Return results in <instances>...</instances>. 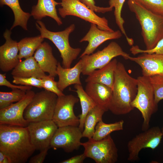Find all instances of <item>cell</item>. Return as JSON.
<instances>
[{"mask_svg": "<svg viewBox=\"0 0 163 163\" xmlns=\"http://www.w3.org/2000/svg\"><path fill=\"white\" fill-rule=\"evenodd\" d=\"M0 163H11L9 158L3 152L0 151Z\"/></svg>", "mask_w": 163, "mask_h": 163, "instance_id": "obj_40", "label": "cell"}, {"mask_svg": "<svg viewBox=\"0 0 163 163\" xmlns=\"http://www.w3.org/2000/svg\"><path fill=\"white\" fill-rule=\"evenodd\" d=\"M44 39L40 35L34 37H26L18 42L19 59L21 60L23 58L25 59L33 56Z\"/></svg>", "mask_w": 163, "mask_h": 163, "instance_id": "obj_26", "label": "cell"}, {"mask_svg": "<svg viewBox=\"0 0 163 163\" xmlns=\"http://www.w3.org/2000/svg\"><path fill=\"white\" fill-rule=\"evenodd\" d=\"M34 57L44 72L55 77L58 62L54 56L52 48L48 43L43 42L35 52Z\"/></svg>", "mask_w": 163, "mask_h": 163, "instance_id": "obj_18", "label": "cell"}, {"mask_svg": "<svg viewBox=\"0 0 163 163\" xmlns=\"http://www.w3.org/2000/svg\"><path fill=\"white\" fill-rule=\"evenodd\" d=\"M85 90L97 106L106 112L109 110L112 97V88L103 84L88 82L87 83Z\"/></svg>", "mask_w": 163, "mask_h": 163, "instance_id": "obj_20", "label": "cell"}, {"mask_svg": "<svg viewBox=\"0 0 163 163\" xmlns=\"http://www.w3.org/2000/svg\"><path fill=\"white\" fill-rule=\"evenodd\" d=\"M153 13L163 16V0H135Z\"/></svg>", "mask_w": 163, "mask_h": 163, "instance_id": "obj_32", "label": "cell"}, {"mask_svg": "<svg viewBox=\"0 0 163 163\" xmlns=\"http://www.w3.org/2000/svg\"><path fill=\"white\" fill-rule=\"evenodd\" d=\"M35 25L41 37L52 41L58 50L62 59V67L71 68L73 61L76 59L81 51L80 48L72 47L69 43V36L75 29V24H72L65 30L59 32L49 30L40 20H37Z\"/></svg>", "mask_w": 163, "mask_h": 163, "instance_id": "obj_4", "label": "cell"}, {"mask_svg": "<svg viewBox=\"0 0 163 163\" xmlns=\"http://www.w3.org/2000/svg\"><path fill=\"white\" fill-rule=\"evenodd\" d=\"M130 50L134 55L139 53L163 54V37L158 41L155 46L152 49L142 50L140 49L138 46H133Z\"/></svg>", "mask_w": 163, "mask_h": 163, "instance_id": "obj_35", "label": "cell"}, {"mask_svg": "<svg viewBox=\"0 0 163 163\" xmlns=\"http://www.w3.org/2000/svg\"><path fill=\"white\" fill-rule=\"evenodd\" d=\"M49 149L40 151L38 154L31 157L29 161V163H43L47 154Z\"/></svg>", "mask_w": 163, "mask_h": 163, "instance_id": "obj_38", "label": "cell"}, {"mask_svg": "<svg viewBox=\"0 0 163 163\" xmlns=\"http://www.w3.org/2000/svg\"><path fill=\"white\" fill-rule=\"evenodd\" d=\"M54 77L50 75H46L42 79L43 88L46 90L53 92L58 97L64 95L59 88L57 82L55 81Z\"/></svg>", "mask_w": 163, "mask_h": 163, "instance_id": "obj_33", "label": "cell"}, {"mask_svg": "<svg viewBox=\"0 0 163 163\" xmlns=\"http://www.w3.org/2000/svg\"><path fill=\"white\" fill-rule=\"evenodd\" d=\"M127 4L141 25L146 50L153 49L163 37V16L153 13L135 0H128Z\"/></svg>", "mask_w": 163, "mask_h": 163, "instance_id": "obj_3", "label": "cell"}, {"mask_svg": "<svg viewBox=\"0 0 163 163\" xmlns=\"http://www.w3.org/2000/svg\"><path fill=\"white\" fill-rule=\"evenodd\" d=\"M12 82L16 84L30 86L39 88H43L42 80L34 77H20L13 76Z\"/></svg>", "mask_w": 163, "mask_h": 163, "instance_id": "obj_34", "label": "cell"}, {"mask_svg": "<svg viewBox=\"0 0 163 163\" xmlns=\"http://www.w3.org/2000/svg\"><path fill=\"white\" fill-rule=\"evenodd\" d=\"M83 68V64L81 59L74 66L69 68L63 67L59 62L56 73L59 77L57 82L59 89L63 92L66 88L71 85H82L80 76Z\"/></svg>", "mask_w": 163, "mask_h": 163, "instance_id": "obj_19", "label": "cell"}, {"mask_svg": "<svg viewBox=\"0 0 163 163\" xmlns=\"http://www.w3.org/2000/svg\"><path fill=\"white\" fill-rule=\"evenodd\" d=\"M0 85L4 86L11 88L12 90L16 89H20L27 91L31 90L32 87L28 85H17L11 84L6 78V74H0Z\"/></svg>", "mask_w": 163, "mask_h": 163, "instance_id": "obj_37", "label": "cell"}, {"mask_svg": "<svg viewBox=\"0 0 163 163\" xmlns=\"http://www.w3.org/2000/svg\"><path fill=\"white\" fill-rule=\"evenodd\" d=\"M117 63V59H113L104 66L94 70L88 75L85 82L86 83L92 82L103 84L112 89L115 72Z\"/></svg>", "mask_w": 163, "mask_h": 163, "instance_id": "obj_22", "label": "cell"}, {"mask_svg": "<svg viewBox=\"0 0 163 163\" xmlns=\"http://www.w3.org/2000/svg\"><path fill=\"white\" fill-rule=\"evenodd\" d=\"M58 97L46 90L35 94L24 110V119L29 123L52 120Z\"/></svg>", "mask_w": 163, "mask_h": 163, "instance_id": "obj_5", "label": "cell"}, {"mask_svg": "<svg viewBox=\"0 0 163 163\" xmlns=\"http://www.w3.org/2000/svg\"><path fill=\"white\" fill-rule=\"evenodd\" d=\"M0 4L1 6L4 5L8 6L13 12L14 20L11 30L17 26L21 27L24 30H28L27 23L31 15L22 10L19 0H0Z\"/></svg>", "mask_w": 163, "mask_h": 163, "instance_id": "obj_24", "label": "cell"}, {"mask_svg": "<svg viewBox=\"0 0 163 163\" xmlns=\"http://www.w3.org/2000/svg\"><path fill=\"white\" fill-rule=\"evenodd\" d=\"M11 74L13 76L34 77L41 79L46 75L33 56L20 61L13 69Z\"/></svg>", "mask_w": 163, "mask_h": 163, "instance_id": "obj_23", "label": "cell"}, {"mask_svg": "<svg viewBox=\"0 0 163 163\" xmlns=\"http://www.w3.org/2000/svg\"><path fill=\"white\" fill-rule=\"evenodd\" d=\"M125 0H109L110 6L114 8V15L116 24L120 31L125 37L129 44L132 43L133 39L127 36L124 27L125 21L121 16V11L123 5Z\"/></svg>", "mask_w": 163, "mask_h": 163, "instance_id": "obj_29", "label": "cell"}, {"mask_svg": "<svg viewBox=\"0 0 163 163\" xmlns=\"http://www.w3.org/2000/svg\"><path fill=\"white\" fill-rule=\"evenodd\" d=\"M163 136L161 130L158 126L149 128L136 135L128 142L127 160L130 161L138 160L139 153L142 149H155L159 145Z\"/></svg>", "mask_w": 163, "mask_h": 163, "instance_id": "obj_10", "label": "cell"}, {"mask_svg": "<svg viewBox=\"0 0 163 163\" xmlns=\"http://www.w3.org/2000/svg\"><path fill=\"white\" fill-rule=\"evenodd\" d=\"M36 150L27 127L0 124V151L11 163H25Z\"/></svg>", "mask_w": 163, "mask_h": 163, "instance_id": "obj_1", "label": "cell"}, {"mask_svg": "<svg viewBox=\"0 0 163 163\" xmlns=\"http://www.w3.org/2000/svg\"><path fill=\"white\" fill-rule=\"evenodd\" d=\"M105 112L104 110L97 105L89 111L85 120L82 132L83 137L88 139L92 137L97 124L102 120L103 116Z\"/></svg>", "mask_w": 163, "mask_h": 163, "instance_id": "obj_27", "label": "cell"}, {"mask_svg": "<svg viewBox=\"0 0 163 163\" xmlns=\"http://www.w3.org/2000/svg\"><path fill=\"white\" fill-rule=\"evenodd\" d=\"M81 145L84 148V153L87 158L96 163H114L118 160V149L110 135L100 140L92 138Z\"/></svg>", "mask_w": 163, "mask_h": 163, "instance_id": "obj_7", "label": "cell"}, {"mask_svg": "<svg viewBox=\"0 0 163 163\" xmlns=\"http://www.w3.org/2000/svg\"><path fill=\"white\" fill-rule=\"evenodd\" d=\"M137 90V79L129 75L122 63L118 62L109 110L116 115L129 113L134 108L131 103L136 96Z\"/></svg>", "mask_w": 163, "mask_h": 163, "instance_id": "obj_2", "label": "cell"}, {"mask_svg": "<svg viewBox=\"0 0 163 163\" xmlns=\"http://www.w3.org/2000/svg\"><path fill=\"white\" fill-rule=\"evenodd\" d=\"M153 88L156 104L163 100V75H156L149 77Z\"/></svg>", "mask_w": 163, "mask_h": 163, "instance_id": "obj_31", "label": "cell"}, {"mask_svg": "<svg viewBox=\"0 0 163 163\" xmlns=\"http://www.w3.org/2000/svg\"><path fill=\"white\" fill-rule=\"evenodd\" d=\"M80 2L86 5L89 8L94 11L98 13H104L112 11L113 8L110 6L101 7L95 5L94 0H78Z\"/></svg>", "mask_w": 163, "mask_h": 163, "instance_id": "obj_36", "label": "cell"}, {"mask_svg": "<svg viewBox=\"0 0 163 163\" xmlns=\"http://www.w3.org/2000/svg\"><path fill=\"white\" fill-rule=\"evenodd\" d=\"M31 143L40 151L50 147L51 140L58 127L52 120L30 122L27 127Z\"/></svg>", "mask_w": 163, "mask_h": 163, "instance_id": "obj_11", "label": "cell"}, {"mask_svg": "<svg viewBox=\"0 0 163 163\" xmlns=\"http://www.w3.org/2000/svg\"><path fill=\"white\" fill-rule=\"evenodd\" d=\"M161 130L162 133L163 134V127H162Z\"/></svg>", "mask_w": 163, "mask_h": 163, "instance_id": "obj_41", "label": "cell"}, {"mask_svg": "<svg viewBox=\"0 0 163 163\" xmlns=\"http://www.w3.org/2000/svg\"><path fill=\"white\" fill-rule=\"evenodd\" d=\"M82 131L78 126H67L58 127L50 142V147L62 148L70 153L77 150L81 145Z\"/></svg>", "mask_w": 163, "mask_h": 163, "instance_id": "obj_14", "label": "cell"}, {"mask_svg": "<svg viewBox=\"0 0 163 163\" xmlns=\"http://www.w3.org/2000/svg\"><path fill=\"white\" fill-rule=\"evenodd\" d=\"M137 79V92L131 105L142 114L143 119L142 129L144 131L149 128L151 117L157 111L158 104L155 102L154 90L149 77L142 75Z\"/></svg>", "mask_w": 163, "mask_h": 163, "instance_id": "obj_6", "label": "cell"}, {"mask_svg": "<svg viewBox=\"0 0 163 163\" xmlns=\"http://www.w3.org/2000/svg\"><path fill=\"white\" fill-rule=\"evenodd\" d=\"M26 91L18 89L9 92L0 91V109L9 106L13 102L21 100L25 96Z\"/></svg>", "mask_w": 163, "mask_h": 163, "instance_id": "obj_30", "label": "cell"}, {"mask_svg": "<svg viewBox=\"0 0 163 163\" xmlns=\"http://www.w3.org/2000/svg\"><path fill=\"white\" fill-rule=\"evenodd\" d=\"M128 59L140 66L142 75H163V54L143 53L136 57L129 56Z\"/></svg>", "mask_w": 163, "mask_h": 163, "instance_id": "obj_17", "label": "cell"}, {"mask_svg": "<svg viewBox=\"0 0 163 163\" xmlns=\"http://www.w3.org/2000/svg\"><path fill=\"white\" fill-rule=\"evenodd\" d=\"M74 88L76 90L74 91L77 93L82 109L81 113L78 116L79 124L78 126L83 132L85 120L88 113L97 105L84 89L82 85L75 84L74 85Z\"/></svg>", "mask_w": 163, "mask_h": 163, "instance_id": "obj_25", "label": "cell"}, {"mask_svg": "<svg viewBox=\"0 0 163 163\" xmlns=\"http://www.w3.org/2000/svg\"><path fill=\"white\" fill-rule=\"evenodd\" d=\"M118 56L128 59L129 55L123 50L118 43L112 41L101 50L80 57L83 64L82 74L88 75L94 70L104 66L114 58Z\"/></svg>", "mask_w": 163, "mask_h": 163, "instance_id": "obj_8", "label": "cell"}, {"mask_svg": "<svg viewBox=\"0 0 163 163\" xmlns=\"http://www.w3.org/2000/svg\"><path fill=\"white\" fill-rule=\"evenodd\" d=\"M35 93L31 90L26 91L21 100L0 109V124L27 127L29 122L24 117V113Z\"/></svg>", "mask_w": 163, "mask_h": 163, "instance_id": "obj_13", "label": "cell"}, {"mask_svg": "<svg viewBox=\"0 0 163 163\" xmlns=\"http://www.w3.org/2000/svg\"><path fill=\"white\" fill-rule=\"evenodd\" d=\"M61 8H58L60 16L65 18L68 16L78 17L85 21L95 24L102 30L113 31L109 26L108 20L105 17H101L94 11L78 0H61Z\"/></svg>", "mask_w": 163, "mask_h": 163, "instance_id": "obj_9", "label": "cell"}, {"mask_svg": "<svg viewBox=\"0 0 163 163\" xmlns=\"http://www.w3.org/2000/svg\"><path fill=\"white\" fill-rule=\"evenodd\" d=\"M79 101L78 98L72 94L58 97L52 120L58 127L78 126L79 118L75 115L73 109Z\"/></svg>", "mask_w": 163, "mask_h": 163, "instance_id": "obj_12", "label": "cell"}, {"mask_svg": "<svg viewBox=\"0 0 163 163\" xmlns=\"http://www.w3.org/2000/svg\"><path fill=\"white\" fill-rule=\"evenodd\" d=\"M122 33L120 30L111 31L102 30L99 29L95 24L91 23L90 29L79 41L80 43L87 41L88 44L80 57L85 55H89L105 41L121 38Z\"/></svg>", "mask_w": 163, "mask_h": 163, "instance_id": "obj_15", "label": "cell"}, {"mask_svg": "<svg viewBox=\"0 0 163 163\" xmlns=\"http://www.w3.org/2000/svg\"><path fill=\"white\" fill-rule=\"evenodd\" d=\"M58 5H60V2L55 0H38L37 4L32 7L31 16L37 20L48 16L53 19L58 25H61L62 22L57 14L56 8Z\"/></svg>", "mask_w": 163, "mask_h": 163, "instance_id": "obj_21", "label": "cell"}, {"mask_svg": "<svg viewBox=\"0 0 163 163\" xmlns=\"http://www.w3.org/2000/svg\"><path fill=\"white\" fill-rule=\"evenodd\" d=\"M11 30H6L3 35L5 43L0 46V68L4 72L14 69L21 61L18 42L11 39Z\"/></svg>", "mask_w": 163, "mask_h": 163, "instance_id": "obj_16", "label": "cell"}, {"mask_svg": "<svg viewBox=\"0 0 163 163\" xmlns=\"http://www.w3.org/2000/svg\"><path fill=\"white\" fill-rule=\"evenodd\" d=\"M85 154L77 155L61 161V163H82L86 158Z\"/></svg>", "mask_w": 163, "mask_h": 163, "instance_id": "obj_39", "label": "cell"}, {"mask_svg": "<svg viewBox=\"0 0 163 163\" xmlns=\"http://www.w3.org/2000/svg\"><path fill=\"white\" fill-rule=\"evenodd\" d=\"M124 122L120 120L110 123H106L101 120L97 124L92 138L96 140L102 139L112 132L123 130Z\"/></svg>", "mask_w": 163, "mask_h": 163, "instance_id": "obj_28", "label": "cell"}]
</instances>
